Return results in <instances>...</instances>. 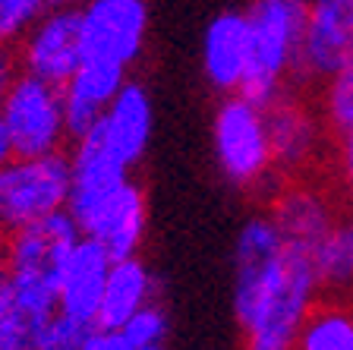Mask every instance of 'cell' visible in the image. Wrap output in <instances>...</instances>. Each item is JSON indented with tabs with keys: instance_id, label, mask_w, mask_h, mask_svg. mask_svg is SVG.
<instances>
[{
	"instance_id": "cell-15",
	"label": "cell",
	"mask_w": 353,
	"mask_h": 350,
	"mask_svg": "<svg viewBox=\"0 0 353 350\" xmlns=\"http://www.w3.org/2000/svg\"><path fill=\"white\" fill-rule=\"evenodd\" d=\"M95 126L104 136V142L114 148V155L123 164L136 168L145 158L154 130V104L148 88L142 82L126 79V86L114 95V101L108 104V110L101 114V120Z\"/></svg>"
},
{
	"instance_id": "cell-23",
	"label": "cell",
	"mask_w": 353,
	"mask_h": 350,
	"mask_svg": "<svg viewBox=\"0 0 353 350\" xmlns=\"http://www.w3.org/2000/svg\"><path fill=\"white\" fill-rule=\"evenodd\" d=\"M38 329L41 322L26 313L7 291V297L0 300V350H35Z\"/></svg>"
},
{
	"instance_id": "cell-10",
	"label": "cell",
	"mask_w": 353,
	"mask_h": 350,
	"mask_svg": "<svg viewBox=\"0 0 353 350\" xmlns=\"http://www.w3.org/2000/svg\"><path fill=\"white\" fill-rule=\"evenodd\" d=\"M353 54V0H309L296 76L322 82Z\"/></svg>"
},
{
	"instance_id": "cell-26",
	"label": "cell",
	"mask_w": 353,
	"mask_h": 350,
	"mask_svg": "<svg viewBox=\"0 0 353 350\" xmlns=\"http://www.w3.org/2000/svg\"><path fill=\"white\" fill-rule=\"evenodd\" d=\"M338 146H334V180H338L341 193H344L347 202H353V130L344 133V136H334Z\"/></svg>"
},
{
	"instance_id": "cell-18",
	"label": "cell",
	"mask_w": 353,
	"mask_h": 350,
	"mask_svg": "<svg viewBox=\"0 0 353 350\" xmlns=\"http://www.w3.org/2000/svg\"><path fill=\"white\" fill-rule=\"evenodd\" d=\"M154 300V278L148 265L139 255H126V259H114L108 271V284H104L101 309H98V322L101 329H123L136 309Z\"/></svg>"
},
{
	"instance_id": "cell-27",
	"label": "cell",
	"mask_w": 353,
	"mask_h": 350,
	"mask_svg": "<svg viewBox=\"0 0 353 350\" xmlns=\"http://www.w3.org/2000/svg\"><path fill=\"white\" fill-rule=\"evenodd\" d=\"M82 350H132V344L126 341V335L120 329H101V325H95V329L88 331Z\"/></svg>"
},
{
	"instance_id": "cell-25",
	"label": "cell",
	"mask_w": 353,
	"mask_h": 350,
	"mask_svg": "<svg viewBox=\"0 0 353 350\" xmlns=\"http://www.w3.org/2000/svg\"><path fill=\"white\" fill-rule=\"evenodd\" d=\"M168 329H170L168 313L152 300V303H145L142 309H136L120 331L126 335V341H130L132 347H148V344H164Z\"/></svg>"
},
{
	"instance_id": "cell-9",
	"label": "cell",
	"mask_w": 353,
	"mask_h": 350,
	"mask_svg": "<svg viewBox=\"0 0 353 350\" xmlns=\"http://www.w3.org/2000/svg\"><path fill=\"white\" fill-rule=\"evenodd\" d=\"M66 158H70V205H66V212L76 221H82L92 208H98L123 183L132 180V168L114 155V148L104 142L98 126L73 139Z\"/></svg>"
},
{
	"instance_id": "cell-6",
	"label": "cell",
	"mask_w": 353,
	"mask_h": 350,
	"mask_svg": "<svg viewBox=\"0 0 353 350\" xmlns=\"http://www.w3.org/2000/svg\"><path fill=\"white\" fill-rule=\"evenodd\" d=\"M82 60L132 70L148 41V0H82Z\"/></svg>"
},
{
	"instance_id": "cell-14",
	"label": "cell",
	"mask_w": 353,
	"mask_h": 350,
	"mask_svg": "<svg viewBox=\"0 0 353 350\" xmlns=\"http://www.w3.org/2000/svg\"><path fill=\"white\" fill-rule=\"evenodd\" d=\"M338 215L341 212L328 190L303 180L284 183L272 202V218L284 233V243L309 249V253L319 246V240L328 233Z\"/></svg>"
},
{
	"instance_id": "cell-16",
	"label": "cell",
	"mask_w": 353,
	"mask_h": 350,
	"mask_svg": "<svg viewBox=\"0 0 353 350\" xmlns=\"http://www.w3.org/2000/svg\"><path fill=\"white\" fill-rule=\"evenodd\" d=\"M110 262H114V259H110V253L101 243L82 237L79 246L70 255V262H66L63 275H60V284H57L60 313L73 315L82 325H92V329H95Z\"/></svg>"
},
{
	"instance_id": "cell-7",
	"label": "cell",
	"mask_w": 353,
	"mask_h": 350,
	"mask_svg": "<svg viewBox=\"0 0 353 350\" xmlns=\"http://www.w3.org/2000/svg\"><path fill=\"white\" fill-rule=\"evenodd\" d=\"M13 54L22 73H32L63 88L82 64L79 7H73L70 0H60L57 7H51L32 26Z\"/></svg>"
},
{
	"instance_id": "cell-17",
	"label": "cell",
	"mask_w": 353,
	"mask_h": 350,
	"mask_svg": "<svg viewBox=\"0 0 353 350\" xmlns=\"http://www.w3.org/2000/svg\"><path fill=\"white\" fill-rule=\"evenodd\" d=\"M130 79V70L114 64H98V60H82L73 79L63 86V108L66 126H70V142L88 133L101 120L108 104L114 101L120 88Z\"/></svg>"
},
{
	"instance_id": "cell-12",
	"label": "cell",
	"mask_w": 353,
	"mask_h": 350,
	"mask_svg": "<svg viewBox=\"0 0 353 350\" xmlns=\"http://www.w3.org/2000/svg\"><path fill=\"white\" fill-rule=\"evenodd\" d=\"M252 64V35L246 13H221L202 35V73L214 92L234 95Z\"/></svg>"
},
{
	"instance_id": "cell-5",
	"label": "cell",
	"mask_w": 353,
	"mask_h": 350,
	"mask_svg": "<svg viewBox=\"0 0 353 350\" xmlns=\"http://www.w3.org/2000/svg\"><path fill=\"white\" fill-rule=\"evenodd\" d=\"M0 120L7 126L13 155L35 158V155L66 152L70 146L63 88L32 73L19 70L0 104Z\"/></svg>"
},
{
	"instance_id": "cell-30",
	"label": "cell",
	"mask_w": 353,
	"mask_h": 350,
	"mask_svg": "<svg viewBox=\"0 0 353 350\" xmlns=\"http://www.w3.org/2000/svg\"><path fill=\"white\" fill-rule=\"evenodd\" d=\"M7 291H10V275H7V269L0 265V300L7 297Z\"/></svg>"
},
{
	"instance_id": "cell-1",
	"label": "cell",
	"mask_w": 353,
	"mask_h": 350,
	"mask_svg": "<svg viewBox=\"0 0 353 350\" xmlns=\"http://www.w3.org/2000/svg\"><path fill=\"white\" fill-rule=\"evenodd\" d=\"M322 297L312 253L284 243L272 215L240 227L234 249V313L243 350H294Z\"/></svg>"
},
{
	"instance_id": "cell-21",
	"label": "cell",
	"mask_w": 353,
	"mask_h": 350,
	"mask_svg": "<svg viewBox=\"0 0 353 350\" xmlns=\"http://www.w3.org/2000/svg\"><path fill=\"white\" fill-rule=\"evenodd\" d=\"M319 117L331 136L353 130V54L319 82Z\"/></svg>"
},
{
	"instance_id": "cell-19",
	"label": "cell",
	"mask_w": 353,
	"mask_h": 350,
	"mask_svg": "<svg viewBox=\"0 0 353 350\" xmlns=\"http://www.w3.org/2000/svg\"><path fill=\"white\" fill-rule=\"evenodd\" d=\"M312 262L322 293L328 297H350L353 293V212L334 218L319 246L312 249Z\"/></svg>"
},
{
	"instance_id": "cell-24",
	"label": "cell",
	"mask_w": 353,
	"mask_h": 350,
	"mask_svg": "<svg viewBox=\"0 0 353 350\" xmlns=\"http://www.w3.org/2000/svg\"><path fill=\"white\" fill-rule=\"evenodd\" d=\"M92 325H82L79 319L66 313H51L41 322V329L35 335V350H82Z\"/></svg>"
},
{
	"instance_id": "cell-8",
	"label": "cell",
	"mask_w": 353,
	"mask_h": 350,
	"mask_svg": "<svg viewBox=\"0 0 353 350\" xmlns=\"http://www.w3.org/2000/svg\"><path fill=\"white\" fill-rule=\"evenodd\" d=\"M79 240L82 231L76 218L70 212H57L51 218L22 227V231L7 233L3 269L13 278H29V281L57 287Z\"/></svg>"
},
{
	"instance_id": "cell-3",
	"label": "cell",
	"mask_w": 353,
	"mask_h": 350,
	"mask_svg": "<svg viewBox=\"0 0 353 350\" xmlns=\"http://www.w3.org/2000/svg\"><path fill=\"white\" fill-rule=\"evenodd\" d=\"M70 205V158L54 155H13L0 168V227L7 233L66 212Z\"/></svg>"
},
{
	"instance_id": "cell-29",
	"label": "cell",
	"mask_w": 353,
	"mask_h": 350,
	"mask_svg": "<svg viewBox=\"0 0 353 350\" xmlns=\"http://www.w3.org/2000/svg\"><path fill=\"white\" fill-rule=\"evenodd\" d=\"M10 158H13V146H10L7 126H3V120H0V168H3V164H7Z\"/></svg>"
},
{
	"instance_id": "cell-20",
	"label": "cell",
	"mask_w": 353,
	"mask_h": 350,
	"mask_svg": "<svg viewBox=\"0 0 353 350\" xmlns=\"http://www.w3.org/2000/svg\"><path fill=\"white\" fill-rule=\"evenodd\" d=\"M294 350H353V303L347 297H319L306 315Z\"/></svg>"
},
{
	"instance_id": "cell-11",
	"label": "cell",
	"mask_w": 353,
	"mask_h": 350,
	"mask_svg": "<svg viewBox=\"0 0 353 350\" xmlns=\"http://www.w3.org/2000/svg\"><path fill=\"white\" fill-rule=\"evenodd\" d=\"M76 224H79L82 237L101 243L110 253V259L139 255V246L148 231V199L139 183L130 180Z\"/></svg>"
},
{
	"instance_id": "cell-32",
	"label": "cell",
	"mask_w": 353,
	"mask_h": 350,
	"mask_svg": "<svg viewBox=\"0 0 353 350\" xmlns=\"http://www.w3.org/2000/svg\"><path fill=\"white\" fill-rule=\"evenodd\" d=\"M132 350H164V344H148V347H132Z\"/></svg>"
},
{
	"instance_id": "cell-4",
	"label": "cell",
	"mask_w": 353,
	"mask_h": 350,
	"mask_svg": "<svg viewBox=\"0 0 353 350\" xmlns=\"http://www.w3.org/2000/svg\"><path fill=\"white\" fill-rule=\"evenodd\" d=\"M212 139L221 174L234 186H243V190L259 186L274 171V152L265 108L252 104L240 92L224 95V101L218 104Z\"/></svg>"
},
{
	"instance_id": "cell-28",
	"label": "cell",
	"mask_w": 353,
	"mask_h": 350,
	"mask_svg": "<svg viewBox=\"0 0 353 350\" xmlns=\"http://www.w3.org/2000/svg\"><path fill=\"white\" fill-rule=\"evenodd\" d=\"M16 76H19V60H16V54L10 51V48H0V104H3V98H7Z\"/></svg>"
},
{
	"instance_id": "cell-33",
	"label": "cell",
	"mask_w": 353,
	"mask_h": 350,
	"mask_svg": "<svg viewBox=\"0 0 353 350\" xmlns=\"http://www.w3.org/2000/svg\"><path fill=\"white\" fill-rule=\"evenodd\" d=\"M70 3H76V0H70Z\"/></svg>"
},
{
	"instance_id": "cell-2",
	"label": "cell",
	"mask_w": 353,
	"mask_h": 350,
	"mask_svg": "<svg viewBox=\"0 0 353 350\" xmlns=\"http://www.w3.org/2000/svg\"><path fill=\"white\" fill-rule=\"evenodd\" d=\"M309 0H250L246 19L252 35V64L240 95L268 108L284 95V82L296 76Z\"/></svg>"
},
{
	"instance_id": "cell-13",
	"label": "cell",
	"mask_w": 353,
	"mask_h": 350,
	"mask_svg": "<svg viewBox=\"0 0 353 350\" xmlns=\"http://www.w3.org/2000/svg\"><path fill=\"white\" fill-rule=\"evenodd\" d=\"M268 117V136H272V152H274V168L284 174H300L306 171L322 152L325 124L312 108H306L296 98L281 95L274 104L265 108Z\"/></svg>"
},
{
	"instance_id": "cell-22",
	"label": "cell",
	"mask_w": 353,
	"mask_h": 350,
	"mask_svg": "<svg viewBox=\"0 0 353 350\" xmlns=\"http://www.w3.org/2000/svg\"><path fill=\"white\" fill-rule=\"evenodd\" d=\"M60 0H0V48L16 51L29 29Z\"/></svg>"
},
{
	"instance_id": "cell-31",
	"label": "cell",
	"mask_w": 353,
	"mask_h": 350,
	"mask_svg": "<svg viewBox=\"0 0 353 350\" xmlns=\"http://www.w3.org/2000/svg\"><path fill=\"white\" fill-rule=\"evenodd\" d=\"M3 253H7V231L0 227V265H3Z\"/></svg>"
}]
</instances>
